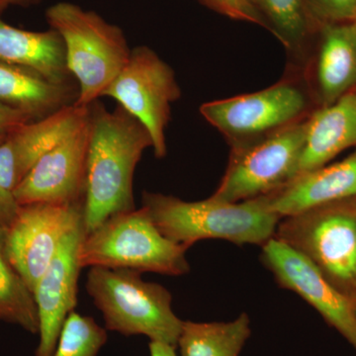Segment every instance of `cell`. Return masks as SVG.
Here are the masks:
<instances>
[{
    "instance_id": "28",
    "label": "cell",
    "mask_w": 356,
    "mask_h": 356,
    "mask_svg": "<svg viewBox=\"0 0 356 356\" xmlns=\"http://www.w3.org/2000/svg\"><path fill=\"white\" fill-rule=\"evenodd\" d=\"M231 15H236L238 17H250L252 15L250 11V6H248L245 0H227Z\"/></svg>"
},
{
    "instance_id": "17",
    "label": "cell",
    "mask_w": 356,
    "mask_h": 356,
    "mask_svg": "<svg viewBox=\"0 0 356 356\" xmlns=\"http://www.w3.org/2000/svg\"><path fill=\"white\" fill-rule=\"evenodd\" d=\"M351 147H356V89L309 114L297 175L327 165Z\"/></svg>"
},
{
    "instance_id": "22",
    "label": "cell",
    "mask_w": 356,
    "mask_h": 356,
    "mask_svg": "<svg viewBox=\"0 0 356 356\" xmlns=\"http://www.w3.org/2000/svg\"><path fill=\"white\" fill-rule=\"evenodd\" d=\"M254 2L266 16L276 35L292 51L302 50L310 31L309 11L304 0H245Z\"/></svg>"
},
{
    "instance_id": "26",
    "label": "cell",
    "mask_w": 356,
    "mask_h": 356,
    "mask_svg": "<svg viewBox=\"0 0 356 356\" xmlns=\"http://www.w3.org/2000/svg\"><path fill=\"white\" fill-rule=\"evenodd\" d=\"M4 136L6 135L0 136V140L3 139ZM18 209L19 205L16 202L13 195L0 191V224L7 228L17 214Z\"/></svg>"
},
{
    "instance_id": "16",
    "label": "cell",
    "mask_w": 356,
    "mask_h": 356,
    "mask_svg": "<svg viewBox=\"0 0 356 356\" xmlns=\"http://www.w3.org/2000/svg\"><path fill=\"white\" fill-rule=\"evenodd\" d=\"M314 91L327 106L356 89V25L325 24L313 67Z\"/></svg>"
},
{
    "instance_id": "18",
    "label": "cell",
    "mask_w": 356,
    "mask_h": 356,
    "mask_svg": "<svg viewBox=\"0 0 356 356\" xmlns=\"http://www.w3.org/2000/svg\"><path fill=\"white\" fill-rule=\"evenodd\" d=\"M79 86L57 83L25 67L0 63V106L26 115L31 121L46 118L74 104Z\"/></svg>"
},
{
    "instance_id": "23",
    "label": "cell",
    "mask_w": 356,
    "mask_h": 356,
    "mask_svg": "<svg viewBox=\"0 0 356 356\" xmlns=\"http://www.w3.org/2000/svg\"><path fill=\"white\" fill-rule=\"evenodd\" d=\"M106 341V329L92 318L72 311L63 325L51 356H97Z\"/></svg>"
},
{
    "instance_id": "12",
    "label": "cell",
    "mask_w": 356,
    "mask_h": 356,
    "mask_svg": "<svg viewBox=\"0 0 356 356\" xmlns=\"http://www.w3.org/2000/svg\"><path fill=\"white\" fill-rule=\"evenodd\" d=\"M89 114L83 125L42 156L13 191L18 205L84 202Z\"/></svg>"
},
{
    "instance_id": "30",
    "label": "cell",
    "mask_w": 356,
    "mask_h": 356,
    "mask_svg": "<svg viewBox=\"0 0 356 356\" xmlns=\"http://www.w3.org/2000/svg\"><path fill=\"white\" fill-rule=\"evenodd\" d=\"M211 4H213L215 7H218L219 9H222L225 13H229L231 15V11H229L228 2L227 0H207Z\"/></svg>"
},
{
    "instance_id": "11",
    "label": "cell",
    "mask_w": 356,
    "mask_h": 356,
    "mask_svg": "<svg viewBox=\"0 0 356 356\" xmlns=\"http://www.w3.org/2000/svg\"><path fill=\"white\" fill-rule=\"evenodd\" d=\"M261 259L281 287L310 304L356 353V307L325 280L317 267L274 236L262 245Z\"/></svg>"
},
{
    "instance_id": "9",
    "label": "cell",
    "mask_w": 356,
    "mask_h": 356,
    "mask_svg": "<svg viewBox=\"0 0 356 356\" xmlns=\"http://www.w3.org/2000/svg\"><path fill=\"white\" fill-rule=\"evenodd\" d=\"M103 96L114 99L140 121L153 140L154 156L165 158L172 104L181 96L172 67L149 47H136Z\"/></svg>"
},
{
    "instance_id": "24",
    "label": "cell",
    "mask_w": 356,
    "mask_h": 356,
    "mask_svg": "<svg viewBox=\"0 0 356 356\" xmlns=\"http://www.w3.org/2000/svg\"><path fill=\"white\" fill-rule=\"evenodd\" d=\"M309 14L325 24L353 23L356 0H304Z\"/></svg>"
},
{
    "instance_id": "29",
    "label": "cell",
    "mask_w": 356,
    "mask_h": 356,
    "mask_svg": "<svg viewBox=\"0 0 356 356\" xmlns=\"http://www.w3.org/2000/svg\"><path fill=\"white\" fill-rule=\"evenodd\" d=\"M38 0H0V15L11 6H30Z\"/></svg>"
},
{
    "instance_id": "3",
    "label": "cell",
    "mask_w": 356,
    "mask_h": 356,
    "mask_svg": "<svg viewBox=\"0 0 356 356\" xmlns=\"http://www.w3.org/2000/svg\"><path fill=\"white\" fill-rule=\"evenodd\" d=\"M86 288L102 312L105 329L177 346L184 321L173 312L165 287L147 282L132 269L92 266Z\"/></svg>"
},
{
    "instance_id": "21",
    "label": "cell",
    "mask_w": 356,
    "mask_h": 356,
    "mask_svg": "<svg viewBox=\"0 0 356 356\" xmlns=\"http://www.w3.org/2000/svg\"><path fill=\"white\" fill-rule=\"evenodd\" d=\"M0 320L38 334L39 318L34 295L6 252V227L0 224Z\"/></svg>"
},
{
    "instance_id": "31",
    "label": "cell",
    "mask_w": 356,
    "mask_h": 356,
    "mask_svg": "<svg viewBox=\"0 0 356 356\" xmlns=\"http://www.w3.org/2000/svg\"><path fill=\"white\" fill-rule=\"evenodd\" d=\"M353 23H355V24L356 25V20H355V22H353Z\"/></svg>"
},
{
    "instance_id": "5",
    "label": "cell",
    "mask_w": 356,
    "mask_h": 356,
    "mask_svg": "<svg viewBox=\"0 0 356 356\" xmlns=\"http://www.w3.org/2000/svg\"><path fill=\"white\" fill-rule=\"evenodd\" d=\"M274 238L308 259L356 307V197L282 218Z\"/></svg>"
},
{
    "instance_id": "1",
    "label": "cell",
    "mask_w": 356,
    "mask_h": 356,
    "mask_svg": "<svg viewBox=\"0 0 356 356\" xmlns=\"http://www.w3.org/2000/svg\"><path fill=\"white\" fill-rule=\"evenodd\" d=\"M153 147L146 128L126 110L89 105L83 224L86 234L108 218L135 210L134 175L143 154Z\"/></svg>"
},
{
    "instance_id": "14",
    "label": "cell",
    "mask_w": 356,
    "mask_h": 356,
    "mask_svg": "<svg viewBox=\"0 0 356 356\" xmlns=\"http://www.w3.org/2000/svg\"><path fill=\"white\" fill-rule=\"evenodd\" d=\"M88 114L89 106L72 104L7 133L0 140V191L13 195L39 159L81 127Z\"/></svg>"
},
{
    "instance_id": "6",
    "label": "cell",
    "mask_w": 356,
    "mask_h": 356,
    "mask_svg": "<svg viewBox=\"0 0 356 356\" xmlns=\"http://www.w3.org/2000/svg\"><path fill=\"white\" fill-rule=\"evenodd\" d=\"M187 248L165 238L144 207L108 218L84 236L81 267L126 268L180 276L191 271Z\"/></svg>"
},
{
    "instance_id": "19",
    "label": "cell",
    "mask_w": 356,
    "mask_h": 356,
    "mask_svg": "<svg viewBox=\"0 0 356 356\" xmlns=\"http://www.w3.org/2000/svg\"><path fill=\"white\" fill-rule=\"evenodd\" d=\"M0 63L25 67L57 83H74L62 37L54 29L27 31L7 24L0 15Z\"/></svg>"
},
{
    "instance_id": "4",
    "label": "cell",
    "mask_w": 356,
    "mask_h": 356,
    "mask_svg": "<svg viewBox=\"0 0 356 356\" xmlns=\"http://www.w3.org/2000/svg\"><path fill=\"white\" fill-rule=\"evenodd\" d=\"M46 18L51 29L62 37L67 69L79 86L74 105L88 107L104 95L127 64V40L120 28L70 2L49 7Z\"/></svg>"
},
{
    "instance_id": "2",
    "label": "cell",
    "mask_w": 356,
    "mask_h": 356,
    "mask_svg": "<svg viewBox=\"0 0 356 356\" xmlns=\"http://www.w3.org/2000/svg\"><path fill=\"white\" fill-rule=\"evenodd\" d=\"M168 240L188 250L202 240L264 245L273 238L281 218L261 197L226 202L211 197L187 202L175 196L145 191L143 206Z\"/></svg>"
},
{
    "instance_id": "7",
    "label": "cell",
    "mask_w": 356,
    "mask_h": 356,
    "mask_svg": "<svg viewBox=\"0 0 356 356\" xmlns=\"http://www.w3.org/2000/svg\"><path fill=\"white\" fill-rule=\"evenodd\" d=\"M307 118L254 142L232 147L228 168L213 197L226 202L250 200L277 191L296 177Z\"/></svg>"
},
{
    "instance_id": "10",
    "label": "cell",
    "mask_w": 356,
    "mask_h": 356,
    "mask_svg": "<svg viewBox=\"0 0 356 356\" xmlns=\"http://www.w3.org/2000/svg\"><path fill=\"white\" fill-rule=\"evenodd\" d=\"M83 222V202L19 205L6 228V252L32 293L65 236Z\"/></svg>"
},
{
    "instance_id": "8",
    "label": "cell",
    "mask_w": 356,
    "mask_h": 356,
    "mask_svg": "<svg viewBox=\"0 0 356 356\" xmlns=\"http://www.w3.org/2000/svg\"><path fill=\"white\" fill-rule=\"evenodd\" d=\"M308 109L303 88L284 79L257 92L204 103L200 113L236 147L303 120Z\"/></svg>"
},
{
    "instance_id": "20",
    "label": "cell",
    "mask_w": 356,
    "mask_h": 356,
    "mask_svg": "<svg viewBox=\"0 0 356 356\" xmlns=\"http://www.w3.org/2000/svg\"><path fill=\"white\" fill-rule=\"evenodd\" d=\"M250 336L245 313L227 323L184 321L177 346L180 356H238Z\"/></svg>"
},
{
    "instance_id": "25",
    "label": "cell",
    "mask_w": 356,
    "mask_h": 356,
    "mask_svg": "<svg viewBox=\"0 0 356 356\" xmlns=\"http://www.w3.org/2000/svg\"><path fill=\"white\" fill-rule=\"evenodd\" d=\"M28 122L31 120L26 115L7 107L0 106V136L6 135L13 129Z\"/></svg>"
},
{
    "instance_id": "15",
    "label": "cell",
    "mask_w": 356,
    "mask_h": 356,
    "mask_svg": "<svg viewBox=\"0 0 356 356\" xmlns=\"http://www.w3.org/2000/svg\"><path fill=\"white\" fill-rule=\"evenodd\" d=\"M262 197L267 209L281 219L339 199L356 197V149L343 161L299 173Z\"/></svg>"
},
{
    "instance_id": "27",
    "label": "cell",
    "mask_w": 356,
    "mask_h": 356,
    "mask_svg": "<svg viewBox=\"0 0 356 356\" xmlns=\"http://www.w3.org/2000/svg\"><path fill=\"white\" fill-rule=\"evenodd\" d=\"M149 348L151 356H178L175 351L177 346H173L172 344L151 341Z\"/></svg>"
},
{
    "instance_id": "13",
    "label": "cell",
    "mask_w": 356,
    "mask_h": 356,
    "mask_svg": "<svg viewBox=\"0 0 356 356\" xmlns=\"http://www.w3.org/2000/svg\"><path fill=\"white\" fill-rule=\"evenodd\" d=\"M86 235L83 222L65 236L57 254L42 274L33 295L39 318L36 356H51L67 316L77 303L79 248Z\"/></svg>"
}]
</instances>
